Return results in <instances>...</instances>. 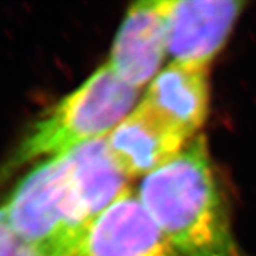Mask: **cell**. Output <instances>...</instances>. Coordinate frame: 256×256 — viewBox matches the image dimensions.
Instances as JSON below:
<instances>
[{
  "label": "cell",
  "instance_id": "cell-7",
  "mask_svg": "<svg viewBox=\"0 0 256 256\" xmlns=\"http://www.w3.org/2000/svg\"><path fill=\"white\" fill-rule=\"evenodd\" d=\"M166 54L162 0L132 4L119 28L108 64L126 84L138 89L157 74Z\"/></svg>",
  "mask_w": 256,
  "mask_h": 256
},
{
  "label": "cell",
  "instance_id": "cell-5",
  "mask_svg": "<svg viewBox=\"0 0 256 256\" xmlns=\"http://www.w3.org/2000/svg\"><path fill=\"white\" fill-rule=\"evenodd\" d=\"M71 256H180L130 190L85 232Z\"/></svg>",
  "mask_w": 256,
  "mask_h": 256
},
{
  "label": "cell",
  "instance_id": "cell-2",
  "mask_svg": "<svg viewBox=\"0 0 256 256\" xmlns=\"http://www.w3.org/2000/svg\"><path fill=\"white\" fill-rule=\"evenodd\" d=\"M138 96V89L126 84L106 63L32 126L4 165V172L108 136L134 110Z\"/></svg>",
  "mask_w": 256,
  "mask_h": 256
},
{
  "label": "cell",
  "instance_id": "cell-8",
  "mask_svg": "<svg viewBox=\"0 0 256 256\" xmlns=\"http://www.w3.org/2000/svg\"><path fill=\"white\" fill-rule=\"evenodd\" d=\"M142 101L190 140L208 115V66L172 62L153 78Z\"/></svg>",
  "mask_w": 256,
  "mask_h": 256
},
{
  "label": "cell",
  "instance_id": "cell-10",
  "mask_svg": "<svg viewBox=\"0 0 256 256\" xmlns=\"http://www.w3.org/2000/svg\"><path fill=\"white\" fill-rule=\"evenodd\" d=\"M0 256H40L18 238L0 206Z\"/></svg>",
  "mask_w": 256,
  "mask_h": 256
},
{
  "label": "cell",
  "instance_id": "cell-1",
  "mask_svg": "<svg viewBox=\"0 0 256 256\" xmlns=\"http://www.w3.org/2000/svg\"><path fill=\"white\" fill-rule=\"evenodd\" d=\"M138 196L180 256H244L232 236L202 135L144 176Z\"/></svg>",
  "mask_w": 256,
  "mask_h": 256
},
{
  "label": "cell",
  "instance_id": "cell-9",
  "mask_svg": "<svg viewBox=\"0 0 256 256\" xmlns=\"http://www.w3.org/2000/svg\"><path fill=\"white\" fill-rule=\"evenodd\" d=\"M63 156L72 184L93 221L128 191L130 178L115 161L106 136L84 142Z\"/></svg>",
  "mask_w": 256,
  "mask_h": 256
},
{
  "label": "cell",
  "instance_id": "cell-4",
  "mask_svg": "<svg viewBox=\"0 0 256 256\" xmlns=\"http://www.w3.org/2000/svg\"><path fill=\"white\" fill-rule=\"evenodd\" d=\"M166 52L172 62L209 66L224 48L244 2L162 0Z\"/></svg>",
  "mask_w": 256,
  "mask_h": 256
},
{
  "label": "cell",
  "instance_id": "cell-6",
  "mask_svg": "<svg viewBox=\"0 0 256 256\" xmlns=\"http://www.w3.org/2000/svg\"><path fill=\"white\" fill-rule=\"evenodd\" d=\"M108 149L128 178L149 176L176 158L188 138L149 104H140L108 136Z\"/></svg>",
  "mask_w": 256,
  "mask_h": 256
},
{
  "label": "cell",
  "instance_id": "cell-3",
  "mask_svg": "<svg viewBox=\"0 0 256 256\" xmlns=\"http://www.w3.org/2000/svg\"><path fill=\"white\" fill-rule=\"evenodd\" d=\"M0 206L14 234L40 256H71L93 222L64 156L32 168Z\"/></svg>",
  "mask_w": 256,
  "mask_h": 256
}]
</instances>
